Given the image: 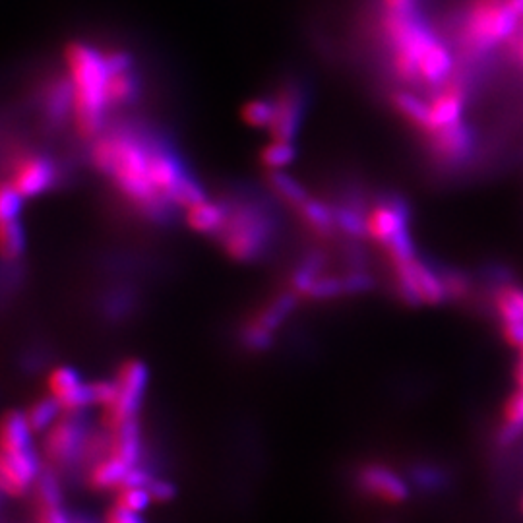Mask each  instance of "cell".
Listing matches in <instances>:
<instances>
[{
    "instance_id": "obj_49",
    "label": "cell",
    "mask_w": 523,
    "mask_h": 523,
    "mask_svg": "<svg viewBox=\"0 0 523 523\" xmlns=\"http://www.w3.org/2000/svg\"><path fill=\"white\" fill-rule=\"evenodd\" d=\"M382 6L388 12H415L419 0H382Z\"/></svg>"
},
{
    "instance_id": "obj_34",
    "label": "cell",
    "mask_w": 523,
    "mask_h": 523,
    "mask_svg": "<svg viewBox=\"0 0 523 523\" xmlns=\"http://www.w3.org/2000/svg\"><path fill=\"white\" fill-rule=\"evenodd\" d=\"M336 212V227L341 229L345 235L361 239L367 237V216H363L353 206H339L334 208Z\"/></svg>"
},
{
    "instance_id": "obj_21",
    "label": "cell",
    "mask_w": 523,
    "mask_h": 523,
    "mask_svg": "<svg viewBox=\"0 0 523 523\" xmlns=\"http://www.w3.org/2000/svg\"><path fill=\"white\" fill-rule=\"evenodd\" d=\"M113 456L123 460L126 465L136 467L142 460V429L138 419H130L117 429H113Z\"/></svg>"
},
{
    "instance_id": "obj_31",
    "label": "cell",
    "mask_w": 523,
    "mask_h": 523,
    "mask_svg": "<svg viewBox=\"0 0 523 523\" xmlns=\"http://www.w3.org/2000/svg\"><path fill=\"white\" fill-rule=\"evenodd\" d=\"M0 243L4 258L16 260L26 248V233L20 225V219H2L0 227Z\"/></svg>"
},
{
    "instance_id": "obj_54",
    "label": "cell",
    "mask_w": 523,
    "mask_h": 523,
    "mask_svg": "<svg viewBox=\"0 0 523 523\" xmlns=\"http://www.w3.org/2000/svg\"><path fill=\"white\" fill-rule=\"evenodd\" d=\"M522 510H523V500H522Z\"/></svg>"
},
{
    "instance_id": "obj_5",
    "label": "cell",
    "mask_w": 523,
    "mask_h": 523,
    "mask_svg": "<svg viewBox=\"0 0 523 523\" xmlns=\"http://www.w3.org/2000/svg\"><path fill=\"white\" fill-rule=\"evenodd\" d=\"M45 434V456L57 465L72 467L88 454L92 436L82 411L66 413Z\"/></svg>"
},
{
    "instance_id": "obj_51",
    "label": "cell",
    "mask_w": 523,
    "mask_h": 523,
    "mask_svg": "<svg viewBox=\"0 0 523 523\" xmlns=\"http://www.w3.org/2000/svg\"><path fill=\"white\" fill-rule=\"evenodd\" d=\"M508 2V6L520 16V18H523V0H506Z\"/></svg>"
},
{
    "instance_id": "obj_38",
    "label": "cell",
    "mask_w": 523,
    "mask_h": 523,
    "mask_svg": "<svg viewBox=\"0 0 523 523\" xmlns=\"http://www.w3.org/2000/svg\"><path fill=\"white\" fill-rule=\"evenodd\" d=\"M154 502V496L146 487H124L117 494L115 504L124 506L126 510H132L136 514H144Z\"/></svg>"
},
{
    "instance_id": "obj_14",
    "label": "cell",
    "mask_w": 523,
    "mask_h": 523,
    "mask_svg": "<svg viewBox=\"0 0 523 523\" xmlns=\"http://www.w3.org/2000/svg\"><path fill=\"white\" fill-rule=\"evenodd\" d=\"M274 105H276V115H274V123L270 126L272 138L293 142L299 132L303 111H305L303 95L295 88H287L279 93Z\"/></svg>"
},
{
    "instance_id": "obj_53",
    "label": "cell",
    "mask_w": 523,
    "mask_h": 523,
    "mask_svg": "<svg viewBox=\"0 0 523 523\" xmlns=\"http://www.w3.org/2000/svg\"><path fill=\"white\" fill-rule=\"evenodd\" d=\"M520 359H523V347L520 349Z\"/></svg>"
},
{
    "instance_id": "obj_8",
    "label": "cell",
    "mask_w": 523,
    "mask_h": 523,
    "mask_svg": "<svg viewBox=\"0 0 523 523\" xmlns=\"http://www.w3.org/2000/svg\"><path fill=\"white\" fill-rule=\"evenodd\" d=\"M357 483L361 491L388 504H403L411 496L409 479L382 463L363 465L357 473Z\"/></svg>"
},
{
    "instance_id": "obj_26",
    "label": "cell",
    "mask_w": 523,
    "mask_h": 523,
    "mask_svg": "<svg viewBox=\"0 0 523 523\" xmlns=\"http://www.w3.org/2000/svg\"><path fill=\"white\" fill-rule=\"evenodd\" d=\"M297 210L308 227L318 235H332V231L336 229V212L322 200L308 198Z\"/></svg>"
},
{
    "instance_id": "obj_29",
    "label": "cell",
    "mask_w": 523,
    "mask_h": 523,
    "mask_svg": "<svg viewBox=\"0 0 523 523\" xmlns=\"http://www.w3.org/2000/svg\"><path fill=\"white\" fill-rule=\"evenodd\" d=\"M268 183H270V188L276 192L283 202H287V204H291L295 208L303 206L310 198L307 188L301 185L297 179H293L287 173H283V171H272L270 177H268Z\"/></svg>"
},
{
    "instance_id": "obj_23",
    "label": "cell",
    "mask_w": 523,
    "mask_h": 523,
    "mask_svg": "<svg viewBox=\"0 0 523 523\" xmlns=\"http://www.w3.org/2000/svg\"><path fill=\"white\" fill-rule=\"evenodd\" d=\"M407 479L411 483V487H415L417 491L423 494H440L450 489L452 485V475L448 469L434 465V463H415L409 473Z\"/></svg>"
},
{
    "instance_id": "obj_2",
    "label": "cell",
    "mask_w": 523,
    "mask_h": 523,
    "mask_svg": "<svg viewBox=\"0 0 523 523\" xmlns=\"http://www.w3.org/2000/svg\"><path fill=\"white\" fill-rule=\"evenodd\" d=\"M68 78L74 88L72 119L76 130L86 140H97L103 132L109 103L111 72L105 53L86 43H74L66 49Z\"/></svg>"
},
{
    "instance_id": "obj_42",
    "label": "cell",
    "mask_w": 523,
    "mask_h": 523,
    "mask_svg": "<svg viewBox=\"0 0 523 523\" xmlns=\"http://www.w3.org/2000/svg\"><path fill=\"white\" fill-rule=\"evenodd\" d=\"M343 281V291L345 295H361V293H367L369 289H372L374 281L369 274L361 272V270H355V272H349L347 276L341 277Z\"/></svg>"
},
{
    "instance_id": "obj_52",
    "label": "cell",
    "mask_w": 523,
    "mask_h": 523,
    "mask_svg": "<svg viewBox=\"0 0 523 523\" xmlns=\"http://www.w3.org/2000/svg\"><path fill=\"white\" fill-rule=\"evenodd\" d=\"M74 523H97L86 514H74Z\"/></svg>"
},
{
    "instance_id": "obj_18",
    "label": "cell",
    "mask_w": 523,
    "mask_h": 523,
    "mask_svg": "<svg viewBox=\"0 0 523 523\" xmlns=\"http://www.w3.org/2000/svg\"><path fill=\"white\" fill-rule=\"evenodd\" d=\"M43 111L51 124H61L74 111V88L70 78L53 80L43 93Z\"/></svg>"
},
{
    "instance_id": "obj_16",
    "label": "cell",
    "mask_w": 523,
    "mask_h": 523,
    "mask_svg": "<svg viewBox=\"0 0 523 523\" xmlns=\"http://www.w3.org/2000/svg\"><path fill=\"white\" fill-rule=\"evenodd\" d=\"M33 429L26 411H10L2 421V452L8 454H31L35 450Z\"/></svg>"
},
{
    "instance_id": "obj_12",
    "label": "cell",
    "mask_w": 523,
    "mask_h": 523,
    "mask_svg": "<svg viewBox=\"0 0 523 523\" xmlns=\"http://www.w3.org/2000/svg\"><path fill=\"white\" fill-rule=\"evenodd\" d=\"M407 221V204L400 196H386L367 214V237L384 247L392 237L407 229Z\"/></svg>"
},
{
    "instance_id": "obj_19",
    "label": "cell",
    "mask_w": 523,
    "mask_h": 523,
    "mask_svg": "<svg viewBox=\"0 0 523 523\" xmlns=\"http://www.w3.org/2000/svg\"><path fill=\"white\" fill-rule=\"evenodd\" d=\"M132 467L126 465L117 456L103 458L97 463H93L88 475V483L93 491L97 493H107V491H121L126 481V475Z\"/></svg>"
},
{
    "instance_id": "obj_11",
    "label": "cell",
    "mask_w": 523,
    "mask_h": 523,
    "mask_svg": "<svg viewBox=\"0 0 523 523\" xmlns=\"http://www.w3.org/2000/svg\"><path fill=\"white\" fill-rule=\"evenodd\" d=\"M49 392L61 401L66 413L95 407L92 382H84L80 372L72 367H57L49 374Z\"/></svg>"
},
{
    "instance_id": "obj_43",
    "label": "cell",
    "mask_w": 523,
    "mask_h": 523,
    "mask_svg": "<svg viewBox=\"0 0 523 523\" xmlns=\"http://www.w3.org/2000/svg\"><path fill=\"white\" fill-rule=\"evenodd\" d=\"M442 279L448 291V299H463L467 295L469 289V281L467 277L463 276L462 272L456 270H446L442 272Z\"/></svg>"
},
{
    "instance_id": "obj_27",
    "label": "cell",
    "mask_w": 523,
    "mask_h": 523,
    "mask_svg": "<svg viewBox=\"0 0 523 523\" xmlns=\"http://www.w3.org/2000/svg\"><path fill=\"white\" fill-rule=\"evenodd\" d=\"M62 413L66 411L62 409L61 401L49 394L47 398L31 403L30 409L26 411V417L30 421L33 432H47L61 419Z\"/></svg>"
},
{
    "instance_id": "obj_45",
    "label": "cell",
    "mask_w": 523,
    "mask_h": 523,
    "mask_svg": "<svg viewBox=\"0 0 523 523\" xmlns=\"http://www.w3.org/2000/svg\"><path fill=\"white\" fill-rule=\"evenodd\" d=\"M500 334L506 341L508 347L522 349L523 347V320H512V322H502L500 324Z\"/></svg>"
},
{
    "instance_id": "obj_20",
    "label": "cell",
    "mask_w": 523,
    "mask_h": 523,
    "mask_svg": "<svg viewBox=\"0 0 523 523\" xmlns=\"http://www.w3.org/2000/svg\"><path fill=\"white\" fill-rule=\"evenodd\" d=\"M227 214H229V206L212 202V200H204L186 210V223L196 233L214 235L223 229V225L227 221Z\"/></svg>"
},
{
    "instance_id": "obj_3",
    "label": "cell",
    "mask_w": 523,
    "mask_h": 523,
    "mask_svg": "<svg viewBox=\"0 0 523 523\" xmlns=\"http://www.w3.org/2000/svg\"><path fill=\"white\" fill-rule=\"evenodd\" d=\"M520 16L506 0H475L462 24L463 49L471 55H483L494 47L512 41L518 31Z\"/></svg>"
},
{
    "instance_id": "obj_40",
    "label": "cell",
    "mask_w": 523,
    "mask_h": 523,
    "mask_svg": "<svg viewBox=\"0 0 523 523\" xmlns=\"http://www.w3.org/2000/svg\"><path fill=\"white\" fill-rule=\"evenodd\" d=\"M24 196L14 188L12 183H4L0 190V217L2 219H18L22 214L24 206Z\"/></svg>"
},
{
    "instance_id": "obj_50",
    "label": "cell",
    "mask_w": 523,
    "mask_h": 523,
    "mask_svg": "<svg viewBox=\"0 0 523 523\" xmlns=\"http://www.w3.org/2000/svg\"><path fill=\"white\" fill-rule=\"evenodd\" d=\"M514 378H516L518 388H523V359L518 361V365H516V369H514Z\"/></svg>"
},
{
    "instance_id": "obj_39",
    "label": "cell",
    "mask_w": 523,
    "mask_h": 523,
    "mask_svg": "<svg viewBox=\"0 0 523 523\" xmlns=\"http://www.w3.org/2000/svg\"><path fill=\"white\" fill-rule=\"evenodd\" d=\"M341 295H345L341 277L320 276L314 279V283L310 285L305 297L314 299V301H328V299H336Z\"/></svg>"
},
{
    "instance_id": "obj_35",
    "label": "cell",
    "mask_w": 523,
    "mask_h": 523,
    "mask_svg": "<svg viewBox=\"0 0 523 523\" xmlns=\"http://www.w3.org/2000/svg\"><path fill=\"white\" fill-rule=\"evenodd\" d=\"M384 248H386V254H388L392 266L407 264L417 258V248H415L409 229H403L396 237H392Z\"/></svg>"
},
{
    "instance_id": "obj_25",
    "label": "cell",
    "mask_w": 523,
    "mask_h": 523,
    "mask_svg": "<svg viewBox=\"0 0 523 523\" xmlns=\"http://www.w3.org/2000/svg\"><path fill=\"white\" fill-rule=\"evenodd\" d=\"M415 276H417V285H419V291H421L423 305L438 307V305L450 301L442 274L434 272V268H431L427 262H423L419 258L415 260Z\"/></svg>"
},
{
    "instance_id": "obj_24",
    "label": "cell",
    "mask_w": 523,
    "mask_h": 523,
    "mask_svg": "<svg viewBox=\"0 0 523 523\" xmlns=\"http://www.w3.org/2000/svg\"><path fill=\"white\" fill-rule=\"evenodd\" d=\"M392 105L401 117L409 124H413L423 134L431 128V107L415 93L396 92L392 95Z\"/></svg>"
},
{
    "instance_id": "obj_46",
    "label": "cell",
    "mask_w": 523,
    "mask_h": 523,
    "mask_svg": "<svg viewBox=\"0 0 523 523\" xmlns=\"http://www.w3.org/2000/svg\"><path fill=\"white\" fill-rule=\"evenodd\" d=\"M154 473L142 465H136L128 471L126 475V481H124V487H150V483L154 481ZM123 487V489H124Z\"/></svg>"
},
{
    "instance_id": "obj_22",
    "label": "cell",
    "mask_w": 523,
    "mask_h": 523,
    "mask_svg": "<svg viewBox=\"0 0 523 523\" xmlns=\"http://www.w3.org/2000/svg\"><path fill=\"white\" fill-rule=\"evenodd\" d=\"M523 434V388L508 396L502 407V425L496 432V444L510 448Z\"/></svg>"
},
{
    "instance_id": "obj_30",
    "label": "cell",
    "mask_w": 523,
    "mask_h": 523,
    "mask_svg": "<svg viewBox=\"0 0 523 523\" xmlns=\"http://www.w3.org/2000/svg\"><path fill=\"white\" fill-rule=\"evenodd\" d=\"M35 493L41 510L59 508L64 506V493H62L61 479L53 469H43L35 483Z\"/></svg>"
},
{
    "instance_id": "obj_7",
    "label": "cell",
    "mask_w": 523,
    "mask_h": 523,
    "mask_svg": "<svg viewBox=\"0 0 523 523\" xmlns=\"http://www.w3.org/2000/svg\"><path fill=\"white\" fill-rule=\"evenodd\" d=\"M427 144L431 155L446 165H460L467 161L477 146V136L473 126L460 121V123L450 124L438 130H432L427 134Z\"/></svg>"
},
{
    "instance_id": "obj_9",
    "label": "cell",
    "mask_w": 523,
    "mask_h": 523,
    "mask_svg": "<svg viewBox=\"0 0 523 523\" xmlns=\"http://www.w3.org/2000/svg\"><path fill=\"white\" fill-rule=\"evenodd\" d=\"M43 473L37 452L31 454H0V485L8 496H24L35 487L39 475Z\"/></svg>"
},
{
    "instance_id": "obj_41",
    "label": "cell",
    "mask_w": 523,
    "mask_h": 523,
    "mask_svg": "<svg viewBox=\"0 0 523 523\" xmlns=\"http://www.w3.org/2000/svg\"><path fill=\"white\" fill-rule=\"evenodd\" d=\"M243 341L250 351H264L272 345L274 341V332L262 328L260 324H256L254 320L248 322L247 328L243 330Z\"/></svg>"
},
{
    "instance_id": "obj_15",
    "label": "cell",
    "mask_w": 523,
    "mask_h": 523,
    "mask_svg": "<svg viewBox=\"0 0 523 523\" xmlns=\"http://www.w3.org/2000/svg\"><path fill=\"white\" fill-rule=\"evenodd\" d=\"M150 177L155 190L169 200L175 186L186 177L185 165L165 146L150 144Z\"/></svg>"
},
{
    "instance_id": "obj_48",
    "label": "cell",
    "mask_w": 523,
    "mask_h": 523,
    "mask_svg": "<svg viewBox=\"0 0 523 523\" xmlns=\"http://www.w3.org/2000/svg\"><path fill=\"white\" fill-rule=\"evenodd\" d=\"M39 523H74V514L68 512L64 506L41 510Z\"/></svg>"
},
{
    "instance_id": "obj_1",
    "label": "cell",
    "mask_w": 523,
    "mask_h": 523,
    "mask_svg": "<svg viewBox=\"0 0 523 523\" xmlns=\"http://www.w3.org/2000/svg\"><path fill=\"white\" fill-rule=\"evenodd\" d=\"M95 169L107 175L146 216L163 219L171 202L155 190L150 177V144L132 132L101 134L93 142Z\"/></svg>"
},
{
    "instance_id": "obj_32",
    "label": "cell",
    "mask_w": 523,
    "mask_h": 523,
    "mask_svg": "<svg viewBox=\"0 0 523 523\" xmlns=\"http://www.w3.org/2000/svg\"><path fill=\"white\" fill-rule=\"evenodd\" d=\"M107 93H109L111 107L128 105L138 95V80L132 74V70L121 72V74H111Z\"/></svg>"
},
{
    "instance_id": "obj_4",
    "label": "cell",
    "mask_w": 523,
    "mask_h": 523,
    "mask_svg": "<svg viewBox=\"0 0 523 523\" xmlns=\"http://www.w3.org/2000/svg\"><path fill=\"white\" fill-rule=\"evenodd\" d=\"M217 235L231 258L250 262L264 252L272 237V219L256 204L229 206L227 221Z\"/></svg>"
},
{
    "instance_id": "obj_36",
    "label": "cell",
    "mask_w": 523,
    "mask_h": 523,
    "mask_svg": "<svg viewBox=\"0 0 523 523\" xmlns=\"http://www.w3.org/2000/svg\"><path fill=\"white\" fill-rule=\"evenodd\" d=\"M295 146L293 142H283V140H272L264 150H262V163L270 171H281L283 167L291 165L295 159Z\"/></svg>"
},
{
    "instance_id": "obj_17",
    "label": "cell",
    "mask_w": 523,
    "mask_h": 523,
    "mask_svg": "<svg viewBox=\"0 0 523 523\" xmlns=\"http://www.w3.org/2000/svg\"><path fill=\"white\" fill-rule=\"evenodd\" d=\"M452 68H454V61H452V53L448 51V47L438 39L431 49L423 55L419 70H421V82L429 84L434 88L444 86L450 76H452Z\"/></svg>"
},
{
    "instance_id": "obj_13",
    "label": "cell",
    "mask_w": 523,
    "mask_h": 523,
    "mask_svg": "<svg viewBox=\"0 0 523 523\" xmlns=\"http://www.w3.org/2000/svg\"><path fill=\"white\" fill-rule=\"evenodd\" d=\"M465 97H467L465 88H463L462 82H458V80H448L444 86H440L438 92L432 95L431 103H429V107H431V128H429V132L463 121Z\"/></svg>"
},
{
    "instance_id": "obj_37",
    "label": "cell",
    "mask_w": 523,
    "mask_h": 523,
    "mask_svg": "<svg viewBox=\"0 0 523 523\" xmlns=\"http://www.w3.org/2000/svg\"><path fill=\"white\" fill-rule=\"evenodd\" d=\"M274 115H276V105L264 99L248 101L241 113L243 121L252 128H270L274 123Z\"/></svg>"
},
{
    "instance_id": "obj_28",
    "label": "cell",
    "mask_w": 523,
    "mask_h": 523,
    "mask_svg": "<svg viewBox=\"0 0 523 523\" xmlns=\"http://www.w3.org/2000/svg\"><path fill=\"white\" fill-rule=\"evenodd\" d=\"M494 308L502 322L523 320V287L502 285L494 293Z\"/></svg>"
},
{
    "instance_id": "obj_6",
    "label": "cell",
    "mask_w": 523,
    "mask_h": 523,
    "mask_svg": "<svg viewBox=\"0 0 523 523\" xmlns=\"http://www.w3.org/2000/svg\"><path fill=\"white\" fill-rule=\"evenodd\" d=\"M148 380H150V370L142 361L132 359L123 363V367L117 374L119 396L109 409H105V425L111 431L130 419H138L142 401L146 396Z\"/></svg>"
},
{
    "instance_id": "obj_44",
    "label": "cell",
    "mask_w": 523,
    "mask_h": 523,
    "mask_svg": "<svg viewBox=\"0 0 523 523\" xmlns=\"http://www.w3.org/2000/svg\"><path fill=\"white\" fill-rule=\"evenodd\" d=\"M148 491L154 496V502H171L177 496V485L169 479H161V477H154V481L150 483Z\"/></svg>"
},
{
    "instance_id": "obj_33",
    "label": "cell",
    "mask_w": 523,
    "mask_h": 523,
    "mask_svg": "<svg viewBox=\"0 0 523 523\" xmlns=\"http://www.w3.org/2000/svg\"><path fill=\"white\" fill-rule=\"evenodd\" d=\"M204 200H208L204 186L200 185L196 179H192L190 175H186L185 179L175 186V190L169 196L171 206L185 208V210L204 202Z\"/></svg>"
},
{
    "instance_id": "obj_47",
    "label": "cell",
    "mask_w": 523,
    "mask_h": 523,
    "mask_svg": "<svg viewBox=\"0 0 523 523\" xmlns=\"http://www.w3.org/2000/svg\"><path fill=\"white\" fill-rule=\"evenodd\" d=\"M105 523H146L142 514H136L132 510H126L124 506H119L115 504L109 512H107V518H105Z\"/></svg>"
},
{
    "instance_id": "obj_10",
    "label": "cell",
    "mask_w": 523,
    "mask_h": 523,
    "mask_svg": "<svg viewBox=\"0 0 523 523\" xmlns=\"http://www.w3.org/2000/svg\"><path fill=\"white\" fill-rule=\"evenodd\" d=\"M57 177V167L49 157L26 155L16 161L12 179L8 183H12L24 198H35L53 188Z\"/></svg>"
}]
</instances>
